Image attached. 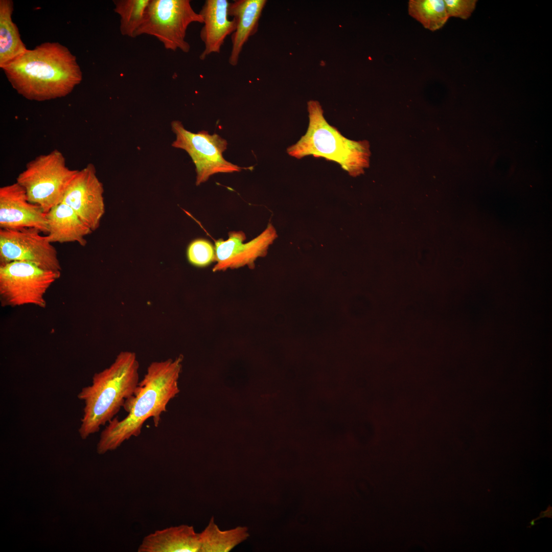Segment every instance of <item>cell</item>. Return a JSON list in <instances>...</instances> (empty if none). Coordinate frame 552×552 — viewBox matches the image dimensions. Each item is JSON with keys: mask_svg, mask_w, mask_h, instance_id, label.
<instances>
[{"mask_svg": "<svg viewBox=\"0 0 552 552\" xmlns=\"http://www.w3.org/2000/svg\"><path fill=\"white\" fill-rule=\"evenodd\" d=\"M181 361L179 357L154 361L148 366L133 395L125 402L127 416L121 420L114 417L101 432L97 445L98 454L114 450L131 437L138 436L149 418H152L155 427L158 426L162 414L178 393Z\"/></svg>", "mask_w": 552, "mask_h": 552, "instance_id": "cell-1", "label": "cell"}, {"mask_svg": "<svg viewBox=\"0 0 552 552\" xmlns=\"http://www.w3.org/2000/svg\"><path fill=\"white\" fill-rule=\"evenodd\" d=\"M2 69L19 94L37 101L64 97L82 80L76 57L59 42L28 49Z\"/></svg>", "mask_w": 552, "mask_h": 552, "instance_id": "cell-2", "label": "cell"}, {"mask_svg": "<svg viewBox=\"0 0 552 552\" xmlns=\"http://www.w3.org/2000/svg\"><path fill=\"white\" fill-rule=\"evenodd\" d=\"M139 363L131 352H121L110 366L95 374L91 384L83 387L78 398L84 404L78 429L83 440L98 432L123 407L139 383Z\"/></svg>", "mask_w": 552, "mask_h": 552, "instance_id": "cell-3", "label": "cell"}, {"mask_svg": "<svg viewBox=\"0 0 552 552\" xmlns=\"http://www.w3.org/2000/svg\"><path fill=\"white\" fill-rule=\"evenodd\" d=\"M307 109V131L295 144L287 148V153L297 159L309 155L324 158L337 163L352 176L362 173L369 166L368 143L354 141L343 136L326 121L317 101H308Z\"/></svg>", "mask_w": 552, "mask_h": 552, "instance_id": "cell-4", "label": "cell"}, {"mask_svg": "<svg viewBox=\"0 0 552 552\" xmlns=\"http://www.w3.org/2000/svg\"><path fill=\"white\" fill-rule=\"evenodd\" d=\"M78 170L70 169L62 153L54 149L29 162L16 182L25 190L28 200L47 213L61 203Z\"/></svg>", "mask_w": 552, "mask_h": 552, "instance_id": "cell-5", "label": "cell"}, {"mask_svg": "<svg viewBox=\"0 0 552 552\" xmlns=\"http://www.w3.org/2000/svg\"><path fill=\"white\" fill-rule=\"evenodd\" d=\"M203 24L202 16L193 9L189 0H150L136 37H155L168 50L188 53L187 29L192 23Z\"/></svg>", "mask_w": 552, "mask_h": 552, "instance_id": "cell-6", "label": "cell"}, {"mask_svg": "<svg viewBox=\"0 0 552 552\" xmlns=\"http://www.w3.org/2000/svg\"><path fill=\"white\" fill-rule=\"evenodd\" d=\"M60 275L26 262L13 261L0 265V295L11 306H45L44 294Z\"/></svg>", "mask_w": 552, "mask_h": 552, "instance_id": "cell-7", "label": "cell"}, {"mask_svg": "<svg viewBox=\"0 0 552 552\" xmlns=\"http://www.w3.org/2000/svg\"><path fill=\"white\" fill-rule=\"evenodd\" d=\"M171 127L176 135L172 146L185 150L191 157L195 166L197 186L216 173L239 172L244 168L225 159L222 154L227 143L217 134L211 135L204 130L192 132L179 121L172 122Z\"/></svg>", "mask_w": 552, "mask_h": 552, "instance_id": "cell-8", "label": "cell"}, {"mask_svg": "<svg viewBox=\"0 0 552 552\" xmlns=\"http://www.w3.org/2000/svg\"><path fill=\"white\" fill-rule=\"evenodd\" d=\"M33 227L0 228V263L13 261L33 264L43 269L60 273L61 267L56 249L47 236Z\"/></svg>", "mask_w": 552, "mask_h": 552, "instance_id": "cell-9", "label": "cell"}, {"mask_svg": "<svg viewBox=\"0 0 552 552\" xmlns=\"http://www.w3.org/2000/svg\"><path fill=\"white\" fill-rule=\"evenodd\" d=\"M104 189L95 166L88 164L78 170L64 194L62 202L70 206L93 232L105 213Z\"/></svg>", "mask_w": 552, "mask_h": 552, "instance_id": "cell-10", "label": "cell"}, {"mask_svg": "<svg viewBox=\"0 0 552 552\" xmlns=\"http://www.w3.org/2000/svg\"><path fill=\"white\" fill-rule=\"evenodd\" d=\"M277 235L273 227L269 224L259 236L243 243L246 239L244 233L233 231L228 233V238L219 239L215 242V262L214 272L235 269L244 266L254 268L255 261L264 257L267 250Z\"/></svg>", "mask_w": 552, "mask_h": 552, "instance_id": "cell-11", "label": "cell"}, {"mask_svg": "<svg viewBox=\"0 0 552 552\" xmlns=\"http://www.w3.org/2000/svg\"><path fill=\"white\" fill-rule=\"evenodd\" d=\"M33 227L48 234L47 213L29 201L24 189L17 182L0 188V228Z\"/></svg>", "mask_w": 552, "mask_h": 552, "instance_id": "cell-12", "label": "cell"}, {"mask_svg": "<svg viewBox=\"0 0 552 552\" xmlns=\"http://www.w3.org/2000/svg\"><path fill=\"white\" fill-rule=\"evenodd\" d=\"M229 5L227 0H206L202 6L199 13L203 19L200 37L204 49L199 56L201 60L220 53L225 38L234 31V21L228 18Z\"/></svg>", "mask_w": 552, "mask_h": 552, "instance_id": "cell-13", "label": "cell"}, {"mask_svg": "<svg viewBox=\"0 0 552 552\" xmlns=\"http://www.w3.org/2000/svg\"><path fill=\"white\" fill-rule=\"evenodd\" d=\"M265 0H235L229 3L228 16L233 17L235 30L231 35L232 49L229 63L237 65L244 45L257 31Z\"/></svg>", "mask_w": 552, "mask_h": 552, "instance_id": "cell-14", "label": "cell"}, {"mask_svg": "<svg viewBox=\"0 0 552 552\" xmlns=\"http://www.w3.org/2000/svg\"><path fill=\"white\" fill-rule=\"evenodd\" d=\"M200 533L193 526L180 525L157 530L146 536L139 552H199Z\"/></svg>", "mask_w": 552, "mask_h": 552, "instance_id": "cell-15", "label": "cell"}, {"mask_svg": "<svg viewBox=\"0 0 552 552\" xmlns=\"http://www.w3.org/2000/svg\"><path fill=\"white\" fill-rule=\"evenodd\" d=\"M47 236L52 243L77 242L84 246L93 231L68 205L61 202L47 213Z\"/></svg>", "mask_w": 552, "mask_h": 552, "instance_id": "cell-16", "label": "cell"}, {"mask_svg": "<svg viewBox=\"0 0 552 552\" xmlns=\"http://www.w3.org/2000/svg\"><path fill=\"white\" fill-rule=\"evenodd\" d=\"M13 2L0 1V67L3 68L28 49L21 39L18 29L12 21Z\"/></svg>", "mask_w": 552, "mask_h": 552, "instance_id": "cell-17", "label": "cell"}, {"mask_svg": "<svg viewBox=\"0 0 552 552\" xmlns=\"http://www.w3.org/2000/svg\"><path fill=\"white\" fill-rule=\"evenodd\" d=\"M249 536L248 528L245 526L221 530L212 517L208 526L200 533L199 552H228Z\"/></svg>", "mask_w": 552, "mask_h": 552, "instance_id": "cell-18", "label": "cell"}, {"mask_svg": "<svg viewBox=\"0 0 552 552\" xmlns=\"http://www.w3.org/2000/svg\"><path fill=\"white\" fill-rule=\"evenodd\" d=\"M408 12L425 28L432 31L442 28L449 18L444 0H410Z\"/></svg>", "mask_w": 552, "mask_h": 552, "instance_id": "cell-19", "label": "cell"}, {"mask_svg": "<svg viewBox=\"0 0 552 552\" xmlns=\"http://www.w3.org/2000/svg\"><path fill=\"white\" fill-rule=\"evenodd\" d=\"M150 0H114V11L120 17V31L123 36L136 37Z\"/></svg>", "mask_w": 552, "mask_h": 552, "instance_id": "cell-20", "label": "cell"}, {"mask_svg": "<svg viewBox=\"0 0 552 552\" xmlns=\"http://www.w3.org/2000/svg\"><path fill=\"white\" fill-rule=\"evenodd\" d=\"M189 262L193 265L203 267L215 261V247L205 239H197L192 241L187 251Z\"/></svg>", "mask_w": 552, "mask_h": 552, "instance_id": "cell-21", "label": "cell"}, {"mask_svg": "<svg viewBox=\"0 0 552 552\" xmlns=\"http://www.w3.org/2000/svg\"><path fill=\"white\" fill-rule=\"evenodd\" d=\"M449 17L468 18L474 11L476 0H444Z\"/></svg>", "mask_w": 552, "mask_h": 552, "instance_id": "cell-22", "label": "cell"}]
</instances>
